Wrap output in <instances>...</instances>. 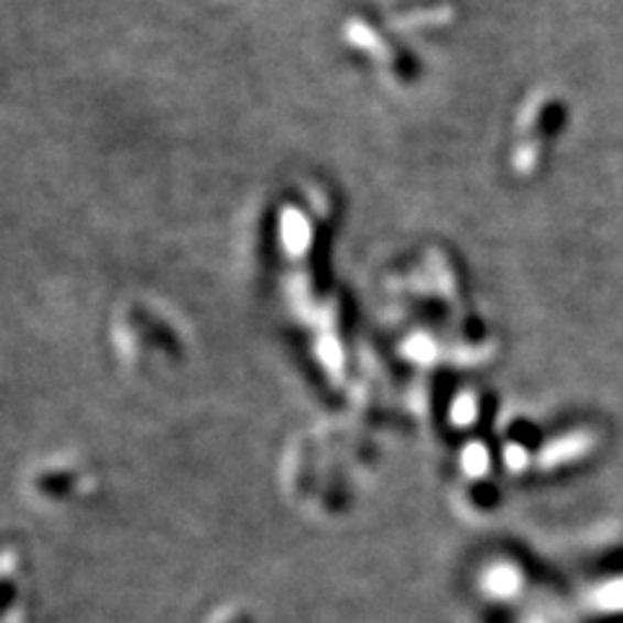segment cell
Here are the masks:
<instances>
[]
</instances>
